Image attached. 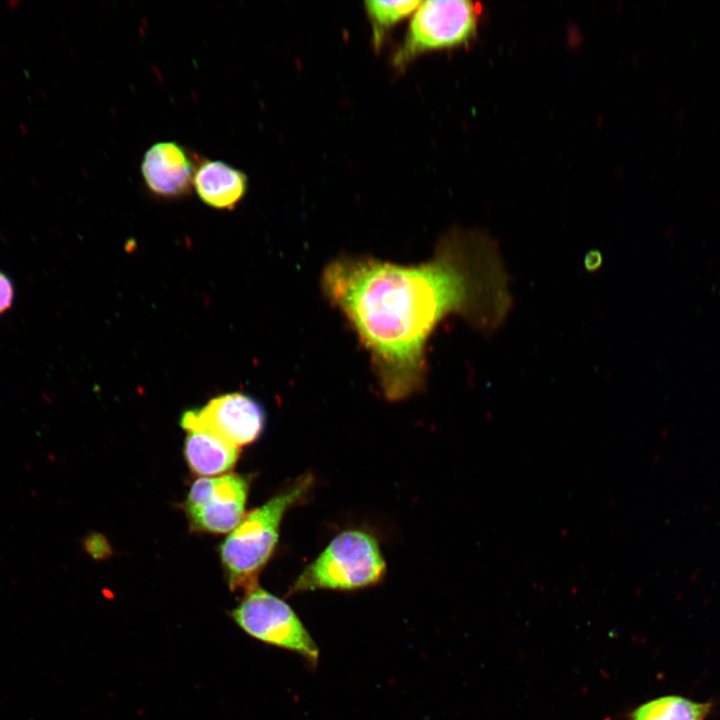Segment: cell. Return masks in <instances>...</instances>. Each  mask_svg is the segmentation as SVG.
I'll list each match as a JSON object with an SVG mask.
<instances>
[{
  "instance_id": "cell-1",
  "label": "cell",
  "mask_w": 720,
  "mask_h": 720,
  "mask_svg": "<svg viewBox=\"0 0 720 720\" xmlns=\"http://www.w3.org/2000/svg\"><path fill=\"white\" fill-rule=\"evenodd\" d=\"M321 286L369 351L381 389L394 401L424 384L425 346L442 319L459 314L489 336L513 303L497 242L480 230L458 228L440 240L431 260L416 266L336 258Z\"/></svg>"
},
{
  "instance_id": "cell-2",
  "label": "cell",
  "mask_w": 720,
  "mask_h": 720,
  "mask_svg": "<svg viewBox=\"0 0 720 720\" xmlns=\"http://www.w3.org/2000/svg\"><path fill=\"white\" fill-rule=\"evenodd\" d=\"M312 477L302 476L262 506L250 511L221 544L219 553L231 591L257 586V577L270 559L285 512L311 487Z\"/></svg>"
},
{
  "instance_id": "cell-3",
  "label": "cell",
  "mask_w": 720,
  "mask_h": 720,
  "mask_svg": "<svg viewBox=\"0 0 720 720\" xmlns=\"http://www.w3.org/2000/svg\"><path fill=\"white\" fill-rule=\"evenodd\" d=\"M384 571L385 562L375 539L362 531H346L300 574L291 592L362 588L377 583Z\"/></svg>"
},
{
  "instance_id": "cell-4",
  "label": "cell",
  "mask_w": 720,
  "mask_h": 720,
  "mask_svg": "<svg viewBox=\"0 0 720 720\" xmlns=\"http://www.w3.org/2000/svg\"><path fill=\"white\" fill-rule=\"evenodd\" d=\"M481 13V3L469 0L422 2L394 56V64L402 67L427 51L468 43L477 33Z\"/></svg>"
},
{
  "instance_id": "cell-5",
  "label": "cell",
  "mask_w": 720,
  "mask_h": 720,
  "mask_svg": "<svg viewBox=\"0 0 720 720\" xmlns=\"http://www.w3.org/2000/svg\"><path fill=\"white\" fill-rule=\"evenodd\" d=\"M231 617L252 638L295 652L310 664L317 663L318 647L295 612L259 586L246 592Z\"/></svg>"
},
{
  "instance_id": "cell-6",
  "label": "cell",
  "mask_w": 720,
  "mask_h": 720,
  "mask_svg": "<svg viewBox=\"0 0 720 720\" xmlns=\"http://www.w3.org/2000/svg\"><path fill=\"white\" fill-rule=\"evenodd\" d=\"M248 491V479L234 473L197 479L184 501L190 527L212 534L232 531L245 516Z\"/></svg>"
},
{
  "instance_id": "cell-7",
  "label": "cell",
  "mask_w": 720,
  "mask_h": 720,
  "mask_svg": "<svg viewBox=\"0 0 720 720\" xmlns=\"http://www.w3.org/2000/svg\"><path fill=\"white\" fill-rule=\"evenodd\" d=\"M261 405L243 393H228L211 399L201 408L186 411L181 426L202 429L241 447L258 438L264 427Z\"/></svg>"
},
{
  "instance_id": "cell-8",
  "label": "cell",
  "mask_w": 720,
  "mask_h": 720,
  "mask_svg": "<svg viewBox=\"0 0 720 720\" xmlns=\"http://www.w3.org/2000/svg\"><path fill=\"white\" fill-rule=\"evenodd\" d=\"M196 164L191 154L174 141L151 145L144 154L141 173L151 193L163 199L190 194Z\"/></svg>"
},
{
  "instance_id": "cell-9",
  "label": "cell",
  "mask_w": 720,
  "mask_h": 720,
  "mask_svg": "<svg viewBox=\"0 0 720 720\" xmlns=\"http://www.w3.org/2000/svg\"><path fill=\"white\" fill-rule=\"evenodd\" d=\"M193 187L199 198L216 209L232 210L247 192V175L220 161L199 160L193 178Z\"/></svg>"
},
{
  "instance_id": "cell-10",
  "label": "cell",
  "mask_w": 720,
  "mask_h": 720,
  "mask_svg": "<svg viewBox=\"0 0 720 720\" xmlns=\"http://www.w3.org/2000/svg\"><path fill=\"white\" fill-rule=\"evenodd\" d=\"M239 449L211 432L194 429L187 431L184 455L192 472L201 477H214L234 467Z\"/></svg>"
},
{
  "instance_id": "cell-11",
  "label": "cell",
  "mask_w": 720,
  "mask_h": 720,
  "mask_svg": "<svg viewBox=\"0 0 720 720\" xmlns=\"http://www.w3.org/2000/svg\"><path fill=\"white\" fill-rule=\"evenodd\" d=\"M710 702L668 695L649 700L631 712V720H704L711 710Z\"/></svg>"
},
{
  "instance_id": "cell-12",
  "label": "cell",
  "mask_w": 720,
  "mask_h": 720,
  "mask_svg": "<svg viewBox=\"0 0 720 720\" xmlns=\"http://www.w3.org/2000/svg\"><path fill=\"white\" fill-rule=\"evenodd\" d=\"M422 1H366L365 10L372 25L373 41L378 47L385 34L398 22L418 9Z\"/></svg>"
},
{
  "instance_id": "cell-13",
  "label": "cell",
  "mask_w": 720,
  "mask_h": 720,
  "mask_svg": "<svg viewBox=\"0 0 720 720\" xmlns=\"http://www.w3.org/2000/svg\"><path fill=\"white\" fill-rule=\"evenodd\" d=\"M14 297L15 290L12 280L0 270V316L12 307Z\"/></svg>"
},
{
  "instance_id": "cell-14",
  "label": "cell",
  "mask_w": 720,
  "mask_h": 720,
  "mask_svg": "<svg viewBox=\"0 0 720 720\" xmlns=\"http://www.w3.org/2000/svg\"><path fill=\"white\" fill-rule=\"evenodd\" d=\"M601 264V255L598 251H590L585 257V266L589 270L598 268Z\"/></svg>"
}]
</instances>
